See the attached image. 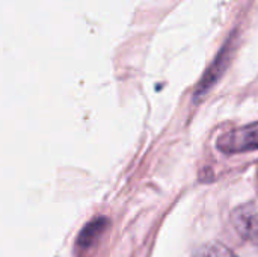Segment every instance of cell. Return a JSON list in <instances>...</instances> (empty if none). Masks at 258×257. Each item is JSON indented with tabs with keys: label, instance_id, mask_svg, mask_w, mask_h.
Segmentation results:
<instances>
[{
	"label": "cell",
	"instance_id": "6da1fadb",
	"mask_svg": "<svg viewBox=\"0 0 258 257\" xmlns=\"http://www.w3.org/2000/svg\"><path fill=\"white\" fill-rule=\"evenodd\" d=\"M218 148L225 155L258 150V123L233 129L218 139Z\"/></svg>",
	"mask_w": 258,
	"mask_h": 257
},
{
	"label": "cell",
	"instance_id": "7a4b0ae2",
	"mask_svg": "<svg viewBox=\"0 0 258 257\" xmlns=\"http://www.w3.org/2000/svg\"><path fill=\"white\" fill-rule=\"evenodd\" d=\"M231 223L245 241L258 245V200L237 206L231 214Z\"/></svg>",
	"mask_w": 258,
	"mask_h": 257
},
{
	"label": "cell",
	"instance_id": "277c9868",
	"mask_svg": "<svg viewBox=\"0 0 258 257\" xmlns=\"http://www.w3.org/2000/svg\"><path fill=\"white\" fill-rule=\"evenodd\" d=\"M194 257H237L227 245L221 242H209L200 247Z\"/></svg>",
	"mask_w": 258,
	"mask_h": 257
},
{
	"label": "cell",
	"instance_id": "3957f363",
	"mask_svg": "<svg viewBox=\"0 0 258 257\" xmlns=\"http://www.w3.org/2000/svg\"><path fill=\"white\" fill-rule=\"evenodd\" d=\"M109 227V220L104 217H98L88 223L85 229L79 233L76 242V251L79 257H91L92 251L95 250L97 244L100 242L103 233Z\"/></svg>",
	"mask_w": 258,
	"mask_h": 257
}]
</instances>
